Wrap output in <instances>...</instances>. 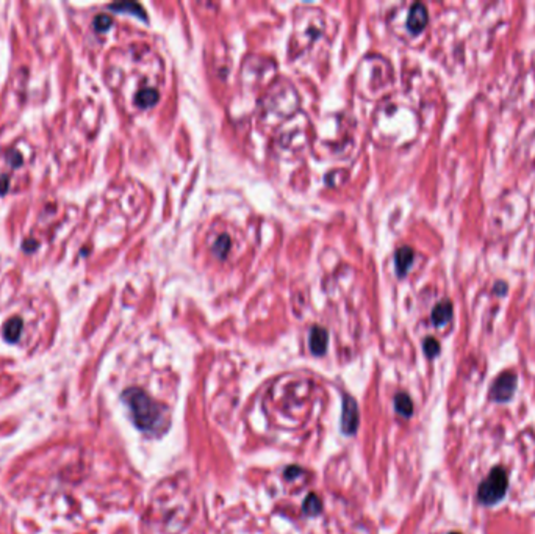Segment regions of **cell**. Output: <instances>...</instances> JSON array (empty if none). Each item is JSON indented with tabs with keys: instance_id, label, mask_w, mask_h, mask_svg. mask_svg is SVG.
I'll list each match as a JSON object with an SVG mask.
<instances>
[{
	"instance_id": "6da1fadb",
	"label": "cell",
	"mask_w": 535,
	"mask_h": 534,
	"mask_svg": "<svg viewBox=\"0 0 535 534\" xmlns=\"http://www.w3.org/2000/svg\"><path fill=\"white\" fill-rule=\"evenodd\" d=\"M127 406L132 412L135 425L147 432H155L158 429L165 428V417H163V409L158 404L149 398L146 393L139 388H127L122 395Z\"/></svg>"
},
{
	"instance_id": "7a4b0ae2",
	"label": "cell",
	"mask_w": 535,
	"mask_h": 534,
	"mask_svg": "<svg viewBox=\"0 0 535 534\" xmlns=\"http://www.w3.org/2000/svg\"><path fill=\"white\" fill-rule=\"evenodd\" d=\"M509 489V476L504 467H493L490 475L481 483L477 489V500L485 506H493L501 501Z\"/></svg>"
},
{
	"instance_id": "3957f363",
	"label": "cell",
	"mask_w": 535,
	"mask_h": 534,
	"mask_svg": "<svg viewBox=\"0 0 535 534\" xmlns=\"http://www.w3.org/2000/svg\"><path fill=\"white\" fill-rule=\"evenodd\" d=\"M518 385V376L516 373L512 370L502 371L499 376L495 379L490 388V398L496 403H507L512 399L515 390Z\"/></svg>"
},
{
	"instance_id": "277c9868",
	"label": "cell",
	"mask_w": 535,
	"mask_h": 534,
	"mask_svg": "<svg viewBox=\"0 0 535 534\" xmlns=\"http://www.w3.org/2000/svg\"><path fill=\"white\" fill-rule=\"evenodd\" d=\"M429 22L427 8L423 4H413L409 16H407V28L412 33H421Z\"/></svg>"
},
{
	"instance_id": "5b68a950",
	"label": "cell",
	"mask_w": 535,
	"mask_h": 534,
	"mask_svg": "<svg viewBox=\"0 0 535 534\" xmlns=\"http://www.w3.org/2000/svg\"><path fill=\"white\" fill-rule=\"evenodd\" d=\"M358 426V409L355 401L346 395L343 403V423L341 428L346 434H354Z\"/></svg>"
},
{
	"instance_id": "8992f818",
	"label": "cell",
	"mask_w": 535,
	"mask_h": 534,
	"mask_svg": "<svg viewBox=\"0 0 535 534\" xmlns=\"http://www.w3.org/2000/svg\"><path fill=\"white\" fill-rule=\"evenodd\" d=\"M452 318V302L449 299H443L432 310V323L435 326H444Z\"/></svg>"
},
{
	"instance_id": "52a82bcc",
	"label": "cell",
	"mask_w": 535,
	"mask_h": 534,
	"mask_svg": "<svg viewBox=\"0 0 535 534\" xmlns=\"http://www.w3.org/2000/svg\"><path fill=\"white\" fill-rule=\"evenodd\" d=\"M413 257H415V252L409 246H402L396 251L395 262H396V271L399 276H404V274L409 271V268L413 263Z\"/></svg>"
},
{
	"instance_id": "ba28073f",
	"label": "cell",
	"mask_w": 535,
	"mask_h": 534,
	"mask_svg": "<svg viewBox=\"0 0 535 534\" xmlns=\"http://www.w3.org/2000/svg\"><path fill=\"white\" fill-rule=\"evenodd\" d=\"M327 342H329L327 330L323 327H313L312 334H310V348H312L313 354H318V356L324 354L326 348H327Z\"/></svg>"
},
{
	"instance_id": "9c48e42d",
	"label": "cell",
	"mask_w": 535,
	"mask_h": 534,
	"mask_svg": "<svg viewBox=\"0 0 535 534\" xmlns=\"http://www.w3.org/2000/svg\"><path fill=\"white\" fill-rule=\"evenodd\" d=\"M158 99H160V94H158L157 90L154 88H142L136 93L135 96V104L141 108H150L154 107Z\"/></svg>"
},
{
	"instance_id": "30bf717a",
	"label": "cell",
	"mask_w": 535,
	"mask_h": 534,
	"mask_svg": "<svg viewBox=\"0 0 535 534\" xmlns=\"http://www.w3.org/2000/svg\"><path fill=\"white\" fill-rule=\"evenodd\" d=\"M21 332H22V321H21V318H18V316H14V318L8 320L5 323L4 336L8 342H16L19 339Z\"/></svg>"
},
{
	"instance_id": "8fae6325",
	"label": "cell",
	"mask_w": 535,
	"mask_h": 534,
	"mask_svg": "<svg viewBox=\"0 0 535 534\" xmlns=\"http://www.w3.org/2000/svg\"><path fill=\"white\" fill-rule=\"evenodd\" d=\"M395 408L396 411L402 415V417H410L413 414V403L410 399L409 395L406 393H399L395 398Z\"/></svg>"
},
{
	"instance_id": "7c38bea8",
	"label": "cell",
	"mask_w": 535,
	"mask_h": 534,
	"mask_svg": "<svg viewBox=\"0 0 535 534\" xmlns=\"http://www.w3.org/2000/svg\"><path fill=\"white\" fill-rule=\"evenodd\" d=\"M303 506H305V512L310 514V515H315L320 512L321 509V500L318 498L315 494H310L305 500V503H303Z\"/></svg>"
},
{
	"instance_id": "4fadbf2b",
	"label": "cell",
	"mask_w": 535,
	"mask_h": 534,
	"mask_svg": "<svg viewBox=\"0 0 535 534\" xmlns=\"http://www.w3.org/2000/svg\"><path fill=\"white\" fill-rule=\"evenodd\" d=\"M423 348L427 357H435L440 353V343L433 337H427L423 343Z\"/></svg>"
},
{
	"instance_id": "5bb4252c",
	"label": "cell",
	"mask_w": 535,
	"mask_h": 534,
	"mask_svg": "<svg viewBox=\"0 0 535 534\" xmlns=\"http://www.w3.org/2000/svg\"><path fill=\"white\" fill-rule=\"evenodd\" d=\"M228 248H230V240H228L227 235H222L218 241H216V244H214V252L218 254V255H221V257H224V255L227 254Z\"/></svg>"
},
{
	"instance_id": "9a60e30c",
	"label": "cell",
	"mask_w": 535,
	"mask_h": 534,
	"mask_svg": "<svg viewBox=\"0 0 535 534\" xmlns=\"http://www.w3.org/2000/svg\"><path fill=\"white\" fill-rule=\"evenodd\" d=\"M111 24V19L108 16H100L97 18V27L100 28V30H105V28H108Z\"/></svg>"
},
{
	"instance_id": "2e32d148",
	"label": "cell",
	"mask_w": 535,
	"mask_h": 534,
	"mask_svg": "<svg viewBox=\"0 0 535 534\" xmlns=\"http://www.w3.org/2000/svg\"><path fill=\"white\" fill-rule=\"evenodd\" d=\"M495 293H499V295L507 293V284H505L504 281H498L495 284Z\"/></svg>"
},
{
	"instance_id": "e0dca14e",
	"label": "cell",
	"mask_w": 535,
	"mask_h": 534,
	"mask_svg": "<svg viewBox=\"0 0 535 534\" xmlns=\"http://www.w3.org/2000/svg\"><path fill=\"white\" fill-rule=\"evenodd\" d=\"M449 534H462V532H458V531H454V532H449Z\"/></svg>"
}]
</instances>
